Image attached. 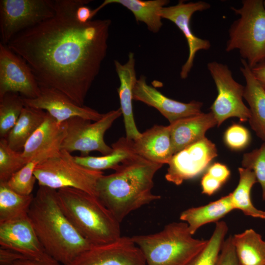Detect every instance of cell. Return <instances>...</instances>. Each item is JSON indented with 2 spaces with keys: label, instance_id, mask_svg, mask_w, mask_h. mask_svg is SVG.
<instances>
[{
  "label": "cell",
  "instance_id": "1",
  "mask_svg": "<svg viewBox=\"0 0 265 265\" xmlns=\"http://www.w3.org/2000/svg\"><path fill=\"white\" fill-rule=\"evenodd\" d=\"M80 0H53L54 15L15 35L7 46L23 58L40 85L84 106L106 55L111 21H79Z\"/></svg>",
  "mask_w": 265,
  "mask_h": 265
},
{
  "label": "cell",
  "instance_id": "2",
  "mask_svg": "<svg viewBox=\"0 0 265 265\" xmlns=\"http://www.w3.org/2000/svg\"><path fill=\"white\" fill-rule=\"evenodd\" d=\"M162 165L135 155L99 179L96 196L121 223L132 212L160 199L152 189L154 176Z\"/></svg>",
  "mask_w": 265,
  "mask_h": 265
},
{
  "label": "cell",
  "instance_id": "3",
  "mask_svg": "<svg viewBox=\"0 0 265 265\" xmlns=\"http://www.w3.org/2000/svg\"><path fill=\"white\" fill-rule=\"evenodd\" d=\"M27 214L46 253L62 265L70 263L92 245L65 216L57 190L39 186Z\"/></svg>",
  "mask_w": 265,
  "mask_h": 265
},
{
  "label": "cell",
  "instance_id": "4",
  "mask_svg": "<svg viewBox=\"0 0 265 265\" xmlns=\"http://www.w3.org/2000/svg\"><path fill=\"white\" fill-rule=\"evenodd\" d=\"M60 207L77 231L92 245L111 243L120 238V223L95 195L65 187L57 190Z\"/></svg>",
  "mask_w": 265,
  "mask_h": 265
},
{
  "label": "cell",
  "instance_id": "5",
  "mask_svg": "<svg viewBox=\"0 0 265 265\" xmlns=\"http://www.w3.org/2000/svg\"><path fill=\"white\" fill-rule=\"evenodd\" d=\"M131 238L142 252L146 265H188L208 241L193 238L183 221L170 223L155 233Z\"/></svg>",
  "mask_w": 265,
  "mask_h": 265
},
{
  "label": "cell",
  "instance_id": "6",
  "mask_svg": "<svg viewBox=\"0 0 265 265\" xmlns=\"http://www.w3.org/2000/svg\"><path fill=\"white\" fill-rule=\"evenodd\" d=\"M239 18L229 29L225 50H238L250 68L265 61V8L263 0H243L231 7Z\"/></svg>",
  "mask_w": 265,
  "mask_h": 265
},
{
  "label": "cell",
  "instance_id": "7",
  "mask_svg": "<svg viewBox=\"0 0 265 265\" xmlns=\"http://www.w3.org/2000/svg\"><path fill=\"white\" fill-rule=\"evenodd\" d=\"M34 174L39 186L55 190L72 187L96 196L97 182L103 172L80 165L71 153L61 149L56 155L39 163Z\"/></svg>",
  "mask_w": 265,
  "mask_h": 265
},
{
  "label": "cell",
  "instance_id": "8",
  "mask_svg": "<svg viewBox=\"0 0 265 265\" xmlns=\"http://www.w3.org/2000/svg\"><path fill=\"white\" fill-rule=\"evenodd\" d=\"M122 115L119 108L104 113L99 120L91 123L90 120L79 117L66 121V135L61 149L69 153L78 151L82 156L96 151L103 156L110 154L113 149L105 141L104 135L113 122Z\"/></svg>",
  "mask_w": 265,
  "mask_h": 265
},
{
  "label": "cell",
  "instance_id": "9",
  "mask_svg": "<svg viewBox=\"0 0 265 265\" xmlns=\"http://www.w3.org/2000/svg\"><path fill=\"white\" fill-rule=\"evenodd\" d=\"M207 68L217 91L210 107L217 125L231 117H237L241 122L248 121L250 110L243 102L244 86L235 80L226 64L213 61L208 63Z\"/></svg>",
  "mask_w": 265,
  "mask_h": 265
},
{
  "label": "cell",
  "instance_id": "10",
  "mask_svg": "<svg viewBox=\"0 0 265 265\" xmlns=\"http://www.w3.org/2000/svg\"><path fill=\"white\" fill-rule=\"evenodd\" d=\"M54 13L51 0H0V43L7 45L17 34Z\"/></svg>",
  "mask_w": 265,
  "mask_h": 265
},
{
  "label": "cell",
  "instance_id": "11",
  "mask_svg": "<svg viewBox=\"0 0 265 265\" xmlns=\"http://www.w3.org/2000/svg\"><path fill=\"white\" fill-rule=\"evenodd\" d=\"M8 92L20 93L27 99L37 98L40 87L26 61L7 45L0 43V98Z\"/></svg>",
  "mask_w": 265,
  "mask_h": 265
},
{
  "label": "cell",
  "instance_id": "12",
  "mask_svg": "<svg viewBox=\"0 0 265 265\" xmlns=\"http://www.w3.org/2000/svg\"><path fill=\"white\" fill-rule=\"evenodd\" d=\"M217 156L215 145L205 137L173 155L165 178L169 182L180 185L201 174Z\"/></svg>",
  "mask_w": 265,
  "mask_h": 265
},
{
  "label": "cell",
  "instance_id": "13",
  "mask_svg": "<svg viewBox=\"0 0 265 265\" xmlns=\"http://www.w3.org/2000/svg\"><path fill=\"white\" fill-rule=\"evenodd\" d=\"M66 265H146L131 237L122 236L111 243L92 245Z\"/></svg>",
  "mask_w": 265,
  "mask_h": 265
},
{
  "label": "cell",
  "instance_id": "14",
  "mask_svg": "<svg viewBox=\"0 0 265 265\" xmlns=\"http://www.w3.org/2000/svg\"><path fill=\"white\" fill-rule=\"evenodd\" d=\"M210 7V4L204 1L186 2L180 0L177 4L163 7L160 11L161 18L173 23L182 32L187 43L188 57L180 74L182 79L187 78L196 53L199 51L208 50L211 47L209 40L196 36L190 27V20L194 13L206 10Z\"/></svg>",
  "mask_w": 265,
  "mask_h": 265
},
{
  "label": "cell",
  "instance_id": "15",
  "mask_svg": "<svg viewBox=\"0 0 265 265\" xmlns=\"http://www.w3.org/2000/svg\"><path fill=\"white\" fill-rule=\"evenodd\" d=\"M40 87V94L37 98L23 97L25 106L45 110L59 123L75 117L96 121L104 115V113H100L89 107L77 105L56 89L42 85Z\"/></svg>",
  "mask_w": 265,
  "mask_h": 265
},
{
  "label": "cell",
  "instance_id": "16",
  "mask_svg": "<svg viewBox=\"0 0 265 265\" xmlns=\"http://www.w3.org/2000/svg\"><path fill=\"white\" fill-rule=\"evenodd\" d=\"M0 248L26 258L41 259L49 255L39 241L27 215L0 222Z\"/></svg>",
  "mask_w": 265,
  "mask_h": 265
},
{
  "label": "cell",
  "instance_id": "17",
  "mask_svg": "<svg viewBox=\"0 0 265 265\" xmlns=\"http://www.w3.org/2000/svg\"><path fill=\"white\" fill-rule=\"evenodd\" d=\"M133 99L157 109L170 124L202 112V103L192 101L185 103L170 99L148 84L144 76L137 80L133 90Z\"/></svg>",
  "mask_w": 265,
  "mask_h": 265
},
{
  "label": "cell",
  "instance_id": "18",
  "mask_svg": "<svg viewBox=\"0 0 265 265\" xmlns=\"http://www.w3.org/2000/svg\"><path fill=\"white\" fill-rule=\"evenodd\" d=\"M66 121L59 123L48 112L44 122L28 139L22 151L27 162H40L57 154L66 135Z\"/></svg>",
  "mask_w": 265,
  "mask_h": 265
},
{
  "label": "cell",
  "instance_id": "19",
  "mask_svg": "<svg viewBox=\"0 0 265 265\" xmlns=\"http://www.w3.org/2000/svg\"><path fill=\"white\" fill-rule=\"evenodd\" d=\"M114 66L120 81L117 89L120 101V109L123 116L126 138L129 141L138 138L141 134L136 126L133 112V90L137 81L134 53L130 52L125 64L115 60Z\"/></svg>",
  "mask_w": 265,
  "mask_h": 265
},
{
  "label": "cell",
  "instance_id": "20",
  "mask_svg": "<svg viewBox=\"0 0 265 265\" xmlns=\"http://www.w3.org/2000/svg\"><path fill=\"white\" fill-rule=\"evenodd\" d=\"M129 141L134 154L154 163L168 164L173 156L169 125H155Z\"/></svg>",
  "mask_w": 265,
  "mask_h": 265
},
{
  "label": "cell",
  "instance_id": "21",
  "mask_svg": "<svg viewBox=\"0 0 265 265\" xmlns=\"http://www.w3.org/2000/svg\"><path fill=\"white\" fill-rule=\"evenodd\" d=\"M217 125L213 114L201 112L169 125L173 155L204 138L206 132Z\"/></svg>",
  "mask_w": 265,
  "mask_h": 265
},
{
  "label": "cell",
  "instance_id": "22",
  "mask_svg": "<svg viewBox=\"0 0 265 265\" xmlns=\"http://www.w3.org/2000/svg\"><path fill=\"white\" fill-rule=\"evenodd\" d=\"M240 70L245 79L243 98L249 106L250 127L265 142V89L254 76L247 62L241 59Z\"/></svg>",
  "mask_w": 265,
  "mask_h": 265
},
{
  "label": "cell",
  "instance_id": "23",
  "mask_svg": "<svg viewBox=\"0 0 265 265\" xmlns=\"http://www.w3.org/2000/svg\"><path fill=\"white\" fill-rule=\"evenodd\" d=\"M169 3L167 0H105L100 5L92 10V17L104 7L111 3L122 5L133 15L137 22L144 23L153 33L158 32L163 24L159 12Z\"/></svg>",
  "mask_w": 265,
  "mask_h": 265
},
{
  "label": "cell",
  "instance_id": "24",
  "mask_svg": "<svg viewBox=\"0 0 265 265\" xmlns=\"http://www.w3.org/2000/svg\"><path fill=\"white\" fill-rule=\"evenodd\" d=\"M235 210L230 194L210 203L187 209L181 212L180 219L187 223L192 235L201 226L211 222H217Z\"/></svg>",
  "mask_w": 265,
  "mask_h": 265
},
{
  "label": "cell",
  "instance_id": "25",
  "mask_svg": "<svg viewBox=\"0 0 265 265\" xmlns=\"http://www.w3.org/2000/svg\"><path fill=\"white\" fill-rule=\"evenodd\" d=\"M239 265H265V241L252 229L233 236Z\"/></svg>",
  "mask_w": 265,
  "mask_h": 265
},
{
  "label": "cell",
  "instance_id": "26",
  "mask_svg": "<svg viewBox=\"0 0 265 265\" xmlns=\"http://www.w3.org/2000/svg\"><path fill=\"white\" fill-rule=\"evenodd\" d=\"M47 112L43 110L25 106L6 139L10 148L20 151L28 139L44 122Z\"/></svg>",
  "mask_w": 265,
  "mask_h": 265
},
{
  "label": "cell",
  "instance_id": "27",
  "mask_svg": "<svg viewBox=\"0 0 265 265\" xmlns=\"http://www.w3.org/2000/svg\"><path fill=\"white\" fill-rule=\"evenodd\" d=\"M112 152L107 155L100 157L75 156L76 162L88 169L102 171L111 169L114 170L123 161L136 155L131 148L130 142L126 137H121L111 145Z\"/></svg>",
  "mask_w": 265,
  "mask_h": 265
},
{
  "label": "cell",
  "instance_id": "28",
  "mask_svg": "<svg viewBox=\"0 0 265 265\" xmlns=\"http://www.w3.org/2000/svg\"><path fill=\"white\" fill-rule=\"evenodd\" d=\"M238 170V185L233 192L230 193L234 209L241 211L245 215L265 220V211L256 208L251 198L252 188L257 182L254 173L243 167H239Z\"/></svg>",
  "mask_w": 265,
  "mask_h": 265
},
{
  "label": "cell",
  "instance_id": "29",
  "mask_svg": "<svg viewBox=\"0 0 265 265\" xmlns=\"http://www.w3.org/2000/svg\"><path fill=\"white\" fill-rule=\"evenodd\" d=\"M33 198L32 194H20L0 182V222L27 215Z\"/></svg>",
  "mask_w": 265,
  "mask_h": 265
},
{
  "label": "cell",
  "instance_id": "30",
  "mask_svg": "<svg viewBox=\"0 0 265 265\" xmlns=\"http://www.w3.org/2000/svg\"><path fill=\"white\" fill-rule=\"evenodd\" d=\"M25 107L23 98L18 93L8 92L0 98V137L6 138Z\"/></svg>",
  "mask_w": 265,
  "mask_h": 265
},
{
  "label": "cell",
  "instance_id": "31",
  "mask_svg": "<svg viewBox=\"0 0 265 265\" xmlns=\"http://www.w3.org/2000/svg\"><path fill=\"white\" fill-rule=\"evenodd\" d=\"M228 230L225 222H216L213 232L206 246L188 265H215Z\"/></svg>",
  "mask_w": 265,
  "mask_h": 265
},
{
  "label": "cell",
  "instance_id": "32",
  "mask_svg": "<svg viewBox=\"0 0 265 265\" xmlns=\"http://www.w3.org/2000/svg\"><path fill=\"white\" fill-rule=\"evenodd\" d=\"M27 163L22 152L13 150L9 146L6 138H0V182H6Z\"/></svg>",
  "mask_w": 265,
  "mask_h": 265
},
{
  "label": "cell",
  "instance_id": "33",
  "mask_svg": "<svg viewBox=\"0 0 265 265\" xmlns=\"http://www.w3.org/2000/svg\"><path fill=\"white\" fill-rule=\"evenodd\" d=\"M40 162L32 159L17 171L5 182L15 192L23 195H29L34 188L36 178L34 172Z\"/></svg>",
  "mask_w": 265,
  "mask_h": 265
},
{
  "label": "cell",
  "instance_id": "34",
  "mask_svg": "<svg viewBox=\"0 0 265 265\" xmlns=\"http://www.w3.org/2000/svg\"><path fill=\"white\" fill-rule=\"evenodd\" d=\"M242 167L254 173L261 186L262 199L265 202V142L260 148L245 153L241 161Z\"/></svg>",
  "mask_w": 265,
  "mask_h": 265
},
{
  "label": "cell",
  "instance_id": "35",
  "mask_svg": "<svg viewBox=\"0 0 265 265\" xmlns=\"http://www.w3.org/2000/svg\"><path fill=\"white\" fill-rule=\"evenodd\" d=\"M251 139L249 131L244 127L234 124L228 127L224 134V141L229 148L239 150L245 148Z\"/></svg>",
  "mask_w": 265,
  "mask_h": 265
},
{
  "label": "cell",
  "instance_id": "36",
  "mask_svg": "<svg viewBox=\"0 0 265 265\" xmlns=\"http://www.w3.org/2000/svg\"><path fill=\"white\" fill-rule=\"evenodd\" d=\"M215 265H239L233 241V236L225 239Z\"/></svg>",
  "mask_w": 265,
  "mask_h": 265
},
{
  "label": "cell",
  "instance_id": "37",
  "mask_svg": "<svg viewBox=\"0 0 265 265\" xmlns=\"http://www.w3.org/2000/svg\"><path fill=\"white\" fill-rule=\"evenodd\" d=\"M207 173L222 184L227 180L230 175L228 168L225 165L219 162L214 163L210 166Z\"/></svg>",
  "mask_w": 265,
  "mask_h": 265
},
{
  "label": "cell",
  "instance_id": "38",
  "mask_svg": "<svg viewBox=\"0 0 265 265\" xmlns=\"http://www.w3.org/2000/svg\"><path fill=\"white\" fill-rule=\"evenodd\" d=\"M202 192L203 194L211 195L221 187L222 184L219 181L206 173L203 176L201 182Z\"/></svg>",
  "mask_w": 265,
  "mask_h": 265
},
{
  "label": "cell",
  "instance_id": "39",
  "mask_svg": "<svg viewBox=\"0 0 265 265\" xmlns=\"http://www.w3.org/2000/svg\"><path fill=\"white\" fill-rule=\"evenodd\" d=\"M25 258L16 251L0 247V265H13L16 261Z\"/></svg>",
  "mask_w": 265,
  "mask_h": 265
},
{
  "label": "cell",
  "instance_id": "40",
  "mask_svg": "<svg viewBox=\"0 0 265 265\" xmlns=\"http://www.w3.org/2000/svg\"><path fill=\"white\" fill-rule=\"evenodd\" d=\"M13 265H60V263L50 256L41 259L23 258L16 261Z\"/></svg>",
  "mask_w": 265,
  "mask_h": 265
},
{
  "label": "cell",
  "instance_id": "41",
  "mask_svg": "<svg viewBox=\"0 0 265 265\" xmlns=\"http://www.w3.org/2000/svg\"><path fill=\"white\" fill-rule=\"evenodd\" d=\"M251 70L255 78L265 89V61L258 64Z\"/></svg>",
  "mask_w": 265,
  "mask_h": 265
},
{
  "label": "cell",
  "instance_id": "42",
  "mask_svg": "<svg viewBox=\"0 0 265 265\" xmlns=\"http://www.w3.org/2000/svg\"><path fill=\"white\" fill-rule=\"evenodd\" d=\"M263 3H264V7H265V0H263Z\"/></svg>",
  "mask_w": 265,
  "mask_h": 265
}]
</instances>
